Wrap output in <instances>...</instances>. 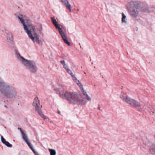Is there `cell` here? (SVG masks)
Here are the masks:
<instances>
[{
	"label": "cell",
	"mask_w": 155,
	"mask_h": 155,
	"mask_svg": "<svg viewBox=\"0 0 155 155\" xmlns=\"http://www.w3.org/2000/svg\"><path fill=\"white\" fill-rule=\"evenodd\" d=\"M17 17L23 25L25 30L30 39L34 42H36L39 44H41V41L35 31L34 26L33 25L30 20L26 16L20 14L17 15Z\"/></svg>",
	"instance_id": "obj_1"
},
{
	"label": "cell",
	"mask_w": 155,
	"mask_h": 155,
	"mask_svg": "<svg viewBox=\"0 0 155 155\" xmlns=\"http://www.w3.org/2000/svg\"><path fill=\"white\" fill-rule=\"evenodd\" d=\"M126 8L132 18H136L140 12H148V5L145 2L132 1L128 2Z\"/></svg>",
	"instance_id": "obj_2"
},
{
	"label": "cell",
	"mask_w": 155,
	"mask_h": 155,
	"mask_svg": "<svg viewBox=\"0 0 155 155\" xmlns=\"http://www.w3.org/2000/svg\"><path fill=\"white\" fill-rule=\"evenodd\" d=\"M0 92L7 98L13 99L16 96V92L10 85L5 82L2 78L0 77Z\"/></svg>",
	"instance_id": "obj_3"
},
{
	"label": "cell",
	"mask_w": 155,
	"mask_h": 155,
	"mask_svg": "<svg viewBox=\"0 0 155 155\" xmlns=\"http://www.w3.org/2000/svg\"><path fill=\"white\" fill-rule=\"evenodd\" d=\"M64 97L72 104L83 105L86 103V100L83 98L81 95L76 92H66L64 94Z\"/></svg>",
	"instance_id": "obj_4"
},
{
	"label": "cell",
	"mask_w": 155,
	"mask_h": 155,
	"mask_svg": "<svg viewBox=\"0 0 155 155\" xmlns=\"http://www.w3.org/2000/svg\"><path fill=\"white\" fill-rule=\"evenodd\" d=\"M60 62H61V63L62 65V66H63V67L65 68V70L67 71V72H68V73H69V74L71 76L73 80V81H74L76 83V84L79 86V87L80 88V89L81 91V92H82V93H83V94H84V95L86 99L88 100H90V97L86 93V92H85V90H84V88L83 85L81 84V83L80 82V81L78 80V79L76 78L75 76L73 74V73L72 72V71H71L70 69L69 68L68 66H67V64L65 63V61H64V60H63V61H60Z\"/></svg>",
	"instance_id": "obj_5"
},
{
	"label": "cell",
	"mask_w": 155,
	"mask_h": 155,
	"mask_svg": "<svg viewBox=\"0 0 155 155\" xmlns=\"http://www.w3.org/2000/svg\"><path fill=\"white\" fill-rule=\"evenodd\" d=\"M15 54L17 58L19 60L21 63L23 64L32 73H35L37 71L36 65L34 61L26 59L22 56L17 50H15Z\"/></svg>",
	"instance_id": "obj_6"
},
{
	"label": "cell",
	"mask_w": 155,
	"mask_h": 155,
	"mask_svg": "<svg viewBox=\"0 0 155 155\" xmlns=\"http://www.w3.org/2000/svg\"><path fill=\"white\" fill-rule=\"evenodd\" d=\"M51 20L52 22L53 23V24H54V26H55V27L58 30L60 34V35H61V36L64 42H65V43L66 44H67L68 45L70 46V43L69 42L66 35L65 34L64 31L63 30V29L61 28V26H60V25L59 24L58 22L56 21V19L54 17L51 18Z\"/></svg>",
	"instance_id": "obj_7"
},
{
	"label": "cell",
	"mask_w": 155,
	"mask_h": 155,
	"mask_svg": "<svg viewBox=\"0 0 155 155\" xmlns=\"http://www.w3.org/2000/svg\"><path fill=\"white\" fill-rule=\"evenodd\" d=\"M121 98L122 99V100H124L125 102L127 103V104L131 105L133 107H138L140 106V103L138 102V101L133 99L131 98L128 96H125L123 93L121 94Z\"/></svg>",
	"instance_id": "obj_8"
},
{
	"label": "cell",
	"mask_w": 155,
	"mask_h": 155,
	"mask_svg": "<svg viewBox=\"0 0 155 155\" xmlns=\"http://www.w3.org/2000/svg\"><path fill=\"white\" fill-rule=\"evenodd\" d=\"M20 131H21V133L22 134V136L23 139H24L25 142L28 145L29 147L30 148V149L32 150L33 153H34L35 155H40L39 153L37 152L36 150L34 149V147L33 146L32 144L30 142V141L29 140L28 137V135H27L26 132L24 131V130L22 128H20Z\"/></svg>",
	"instance_id": "obj_9"
},
{
	"label": "cell",
	"mask_w": 155,
	"mask_h": 155,
	"mask_svg": "<svg viewBox=\"0 0 155 155\" xmlns=\"http://www.w3.org/2000/svg\"><path fill=\"white\" fill-rule=\"evenodd\" d=\"M33 105L34 106L35 109L36 110L37 112H38V113L39 114V115L41 116V117H42L44 119H46L47 117L44 114L43 112L42 111V110L41 109V104H40V102L39 100V98L38 97H35L34 98L33 103Z\"/></svg>",
	"instance_id": "obj_10"
},
{
	"label": "cell",
	"mask_w": 155,
	"mask_h": 155,
	"mask_svg": "<svg viewBox=\"0 0 155 155\" xmlns=\"http://www.w3.org/2000/svg\"><path fill=\"white\" fill-rule=\"evenodd\" d=\"M60 2L63 3V4L65 5L69 11H71V6L70 3H69V1L66 0H61Z\"/></svg>",
	"instance_id": "obj_11"
},
{
	"label": "cell",
	"mask_w": 155,
	"mask_h": 155,
	"mask_svg": "<svg viewBox=\"0 0 155 155\" xmlns=\"http://www.w3.org/2000/svg\"><path fill=\"white\" fill-rule=\"evenodd\" d=\"M1 141H2V143L4 144L5 145H6V146L8 147H11L12 146L11 143H10L8 142H7V140H6L2 136H1Z\"/></svg>",
	"instance_id": "obj_12"
},
{
	"label": "cell",
	"mask_w": 155,
	"mask_h": 155,
	"mask_svg": "<svg viewBox=\"0 0 155 155\" xmlns=\"http://www.w3.org/2000/svg\"><path fill=\"white\" fill-rule=\"evenodd\" d=\"M149 152L152 155H155V142L154 143L149 150Z\"/></svg>",
	"instance_id": "obj_13"
},
{
	"label": "cell",
	"mask_w": 155,
	"mask_h": 155,
	"mask_svg": "<svg viewBox=\"0 0 155 155\" xmlns=\"http://www.w3.org/2000/svg\"><path fill=\"white\" fill-rule=\"evenodd\" d=\"M122 22L123 23H126L127 22L126 21V16L124 13H122Z\"/></svg>",
	"instance_id": "obj_14"
},
{
	"label": "cell",
	"mask_w": 155,
	"mask_h": 155,
	"mask_svg": "<svg viewBox=\"0 0 155 155\" xmlns=\"http://www.w3.org/2000/svg\"><path fill=\"white\" fill-rule=\"evenodd\" d=\"M49 151H50V154L51 155H56V151H55L54 149H49Z\"/></svg>",
	"instance_id": "obj_15"
},
{
	"label": "cell",
	"mask_w": 155,
	"mask_h": 155,
	"mask_svg": "<svg viewBox=\"0 0 155 155\" xmlns=\"http://www.w3.org/2000/svg\"><path fill=\"white\" fill-rule=\"evenodd\" d=\"M8 37H9V41H10V43H12H12H14V41H13V39H11V38H13V37H12V35H11V34H10V36H8Z\"/></svg>",
	"instance_id": "obj_16"
}]
</instances>
